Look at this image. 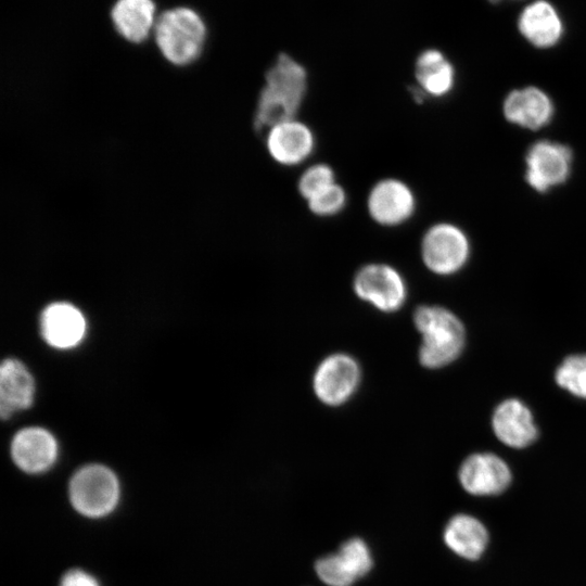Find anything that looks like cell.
<instances>
[{"mask_svg": "<svg viewBox=\"0 0 586 586\" xmlns=\"http://www.w3.org/2000/svg\"><path fill=\"white\" fill-rule=\"evenodd\" d=\"M305 68L286 53H281L265 75V85L257 101L254 127H270L296 117L305 98Z\"/></svg>", "mask_w": 586, "mask_h": 586, "instance_id": "cell-1", "label": "cell"}, {"mask_svg": "<svg viewBox=\"0 0 586 586\" xmlns=\"http://www.w3.org/2000/svg\"><path fill=\"white\" fill-rule=\"evenodd\" d=\"M413 322L422 335L419 361L423 367L436 369L458 358L466 332L457 316L444 307L424 305L416 309Z\"/></svg>", "mask_w": 586, "mask_h": 586, "instance_id": "cell-2", "label": "cell"}, {"mask_svg": "<svg viewBox=\"0 0 586 586\" xmlns=\"http://www.w3.org/2000/svg\"><path fill=\"white\" fill-rule=\"evenodd\" d=\"M155 40L163 56L174 65H187L200 55L205 26L191 9L176 8L163 13L155 24Z\"/></svg>", "mask_w": 586, "mask_h": 586, "instance_id": "cell-3", "label": "cell"}, {"mask_svg": "<svg viewBox=\"0 0 586 586\" xmlns=\"http://www.w3.org/2000/svg\"><path fill=\"white\" fill-rule=\"evenodd\" d=\"M68 494L77 512L88 518H102L116 508L120 486L110 468L93 463L84 466L74 473Z\"/></svg>", "mask_w": 586, "mask_h": 586, "instance_id": "cell-4", "label": "cell"}, {"mask_svg": "<svg viewBox=\"0 0 586 586\" xmlns=\"http://www.w3.org/2000/svg\"><path fill=\"white\" fill-rule=\"evenodd\" d=\"M470 245L467 235L455 225L440 222L429 228L421 241V257L434 273L451 275L468 260Z\"/></svg>", "mask_w": 586, "mask_h": 586, "instance_id": "cell-5", "label": "cell"}, {"mask_svg": "<svg viewBox=\"0 0 586 586\" xmlns=\"http://www.w3.org/2000/svg\"><path fill=\"white\" fill-rule=\"evenodd\" d=\"M353 285L359 298L386 313L399 309L407 296L402 275L386 264H369L361 267L355 276Z\"/></svg>", "mask_w": 586, "mask_h": 586, "instance_id": "cell-6", "label": "cell"}, {"mask_svg": "<svg viewBox=\"0 0 586 586\" xmlns=\"http://www.w3.org/2000/svg\"><path fill=\"white\" fill-rule=\"evenodd\" d=\"M525 162L527 183L537 192H546L568 179L572 151L564 144L542 140L530 148Z\"/></svg>", "mask_w": 586, "mask_h": 586, "instance_id": "cell-7", "label": "cell"}, {"mask_svg": "<svg viewBox=\"0 0 586 586\" xmlns=\"http://www.w3.org/2000/svg\"><path fill=\"white\" fill-rule=\"evenodd\" d=\"M360 380V369L346 354H333L323 359L314 374L316 396L330 406L344 404L355 393Z\"/></svg>", "mask_w": 586, "mask_h": 586, "instance_id": "cell-8", "label": "cell"}, {"mask_svg": "<svg viewBox=\"0 0 586 586\" xmlns=\"http://www.w3.org/2000/svg\"><path fill=\"white\" fill-rule=\"evenodd\" d=\"M367 209L377 224L396 227L413 215L416 198L410 187L404 181L385 178L371 188L367 198Z\"/></svg>", "mask_w": 586, "mask_h": 586, "instance_id": "cell-9", "label": "cell"}, {"mask_svg": "<svg viewBox=\"0 0 586 586\" xmlns=\"http://www.w3.org/2000/svg\"><path fill=\"white\" fill-rule=\"evenodd\" d=\"M315 145L313 130L296 118L279 123L267 130V151L282 166L302 164L310 157Z\"/></svg>", "mask_w": 586, "mask_h": 586, "instance_id": "cell-10", "label": "cell"}, {"mask_svg": "<svg viewBox=\"0 0 586 586\" xmlns=\"http://www.w3.org/2000/svg\"><path fill=\"white\" fill-rule=\"evenodd\" d=\"M462 487L475 496L497 495L511 482V472L507 463L498 456L479 453L469 456L459 470Z\"/></svg>", "mask_w": 586, "mask_h": 586, "instance_id": "cell-11", "label": "cell"}, {"mask_svg": "<svg viewBox=\"0 0 586 586\" xmlns=\"http://www.w3.org/2000/svg\"><path fill=\"white\" fill-rule=\"evenodd\" d=\"M58 454L55 437L43 428L22 429L11 442V457L17 468L26 473L48 471L55 463Z\"/></svg>", "mask_w": 586, "mask_h": 586, "instance_id": "cell-12", "label": "cell"}, {"mask_svg": "<svg viewBox=\"0 0 586 586\" xmlns=\"http://www.w3.org/2000/svg\"><path fill=\"white\" fill-rule=\"evenodd\" d=\"M87 322L82 313L67 302L48 305L40 317V331L50 346L67 349L78 345L86 334Z\"/></svg>", "mask_w": 586, "mask_h": 586, "instance_id": "cell-13", "label": "cell"}, {"mask_svg": "<svg viewBox=\"0 0 586 586\" xmlns=\"http://www.w3.org/2000/svg\"><path fill=\"white\" fill-rule=\"evenodd\" d=\"M492 426L496 437L513 448L526 447L537 437L531 410L515 398L506 399L496 407Z\"/></svg>", "mask_w": 586, "mask_h": 586, "instance_id": "cell-14", "label": "cell"}, {"mask_svg": "<svg viewBox=\"0 0 586 586\" xmlns=\"http://www.w3.org/2000/svg\"><path fill=\"white\" fill-rule=\"evenodd\" d=\"M553 111L550 98L536 87L512 90L504 102L507 120L531 130L546 126L551 120Z\"/></svg>", "mask_w": 586, "mask_h": 586, "instance_id": "cell-15", "label": "cell"}, {"mask_svg": "<svg viewBox=\"0 0 586 586\" xmlns=\"http://www.w3.org/2000/svg\"><path fill=\"white\" fill-rule=\"evenodd\" d=\"M518 29L534 47L545 49L559 42L563 34V24L550 2L536 0L521 12Z\"/></svg>", "mask_w": 586, "mask_h": 586, "instance_id": "cell-16", "label": "cell"}, {"mask_svg": "<svg viewBox=\"0 0 586 586\" xmlns=\"http://www.w3.org/2000/svg\"><path fill=\"white\" fill-rule=\"evenodd\" d=\"M35 381L25 365L14 358L4 359L0 367V412L2 419L27 409L34 403Z\"/></svg>", "mask_w": 586, "mask_h": 586, "instance_id": "cell-17", "label": "cell"}, {"mask_svg": "<svg viewBox=\"0 0 586 586\" xmlns=\"http://www.w3.org/2000/svg\"><path fill=\"white\" fill-rule=\"evenodd\" d=\"M444 542L456 555L475 560L487 545V531L475 518L468 514L453 517L444 528Z\"/></svg>", "mask_w": 586, "mask_h": 586, "instance_id": "cell-18", "label": "cell"}, {"mask_svg": "<svg viewBox=\"0 0 586 586\" xmlns=\"http://www.w3.org/2000/svg\"><path fill=\"white\" fill-rule=\"evenodd\" d=\"M416 79L426 95L441 98L449 93L455 82L451 63L436 49H428L416 61Z\"/></svg>", "mask_w": 586, "mask_h": 586, "instance_id": "cell-19", "label": "cell"}, {"mask_svg": "<svg viewBox=\"0 0 586 586\" xmlns=\"http://www.w3.org/2000/svg\"><path fill=\"white\" fill-rule=\"evenodd\" d=\"M152 0H118L112 17L118 33L127 40L140 42L146 38L154 23Z\"/></svg>", "mask_w": 586, "mask_h": 586, "instance_id": "cell-20", "label": "cell"}, {"mask_svg": "<svg viewBox=\"0 0 586 586\" xmlns=\"http://www.w3.org/2000/svg\"><path fill=\"white\" fill-rule=\"evenodd\" d=\"M555 379L560 387L586 399V355L566 357L557 368Z\"/></svg>", "mask_w": 586, "mask_h": 586, "instance_id": "cell-21", "label": "cell"}, {"mask_svg": "<svg viewBox=\"0 0 586 586\" xmlns=\"http://www.w3.org/2000/svg\"><path fill=\"white\" fill-rule=\"evenodd\" d=\"M319 579L328 586H352L358 578L345 559L339 553H329L315 563Z\"/></svg>", "mask_w": 586, "mask_h": 586, "instance_id": "cell-22", "label": "cell"}, {"mask_svg": "<svg viewBox=\"0 0 586 586\" xmlns=\"http://www.w3.org/2000/svg\"><path fill=\"white\" fill-rule=\"evenodd\" d=\"M335 182L333 169L327 164L319 163L307 167L302 173L297 189L300 194L308 201Z\"/></svg>", "mask_w": 586, "mask_h": 586, "instance_id": "cell-23", "label": "cell"}, {"mask_svg": "<svg viewBox=\"0 0 586 586\" xmlns=\"http://www.w3.org/2000/svg\"><path fill=\"white\" fill-rule=\"evenodd\" d=\"M347 562L357 578L366 576L373 566V557L368 544L358 537L344 542L337 551Z\"/></svg>", "mask_w": 586, "mask_h": 586, "instance_id": "cell-24", "label": "cell"}, {"mask_svg": "<svg viewBox=\"0 0 586 586\" xmlns=\"http://www.w3.org/2000/svg\"><path fill=\"white\" fill-rule=\"evenodd\" d=\"M346 201L345 190L335 182L309 199L307 204L313 214L320 217H331L343 211Z\"/></svg>", "mask_w": 586, "mask_h": 586, "instance_id": "cell-25", "label": "cell"}, {"mask_svg": "<svg viewBox=\"0 0 586 586\" xmlns=\"http://www.w3.org/2000/svg\"><path fill=\"white\" fill-rule=\"evenodd\" d=\"M60 586H100V584L90 573L81 569H73L62 576Z\"/></svg>", "mask_w": 586, "mask_h": 586, "instance_id": "cell-26", "label": "cell"}, {"mask_svg": "<svg viewBox=\"0 0 586 586\" xmlns=\"http://www.w3.org/2000/svg\"><path fill=\"white\" fill-rule=\"evenodd\" d=\"M488 1H491V2H493V3H496V2H498V1H500V0H488Z\"/></svg>", "mask_w": 586, "mask_h": 586, "instance_id": "cell-27", "label": "cell"}]
</instances>
